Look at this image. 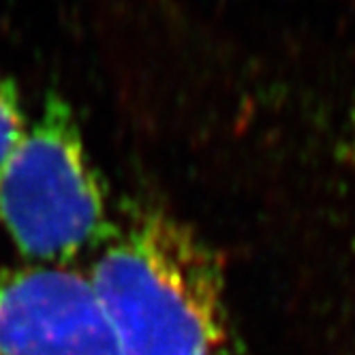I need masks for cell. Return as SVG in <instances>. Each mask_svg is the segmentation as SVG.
Listing matches in <instances>:
<instances>
[{"mask_svg": "<svg viewBox=\"0 0 355 355\" xmlns=\"http://www.w3.org/2000/svg\"><path fill=\"white\" fill-rule=\"evenodd\" d=\"M88 278L118 355H246L216 252L165 210L114 220Z\"/></svg>", "mask_w": 355, "mask_h": 355, "instance_id": "1", "label": "cell"}, {"mask_svg": "<svg viewBox=\"0 0 355 355\" xmlns=\"http://www.w3.org/2000/svg\"><path fill=\"white\" fill-rule=\"evenodd\" d=\"M0 223L28 266L71 268L112 230L105 189L71 105L47 94L0 167Z\"/></svg>", "mask_w": 355, "mask_h": 355, "instance_id": "2", "label": "cell"}, {"mask_svg": "<svg viewBox=\"0 0 355 355\" xmlns=\"http://www.w3.org/2000/svg\"><path fill=\"white\" fill-rule=\"evenodd\" d=\"M0 355H118L88 274L52 266L0 272Z\"/></svg>", "mask_w": 355, "mask_h": 355, "instance_id": "3", "label": "cell"}, {"mask_svg": "<svg viewBox=\"0 0 355 355\" xmlns=\"http://www.w3.org/2000/svg\"><path fill=\"white\" fill-rule=\"evenodd\" d=\"M28 129L26 116L13 80L0 75V167L5 165L15 146L21 141Z\"/></svg>", "mask_w": 355, "mask_h": 355, "instance_id": "4", "label": "cell"}]
</instances>
